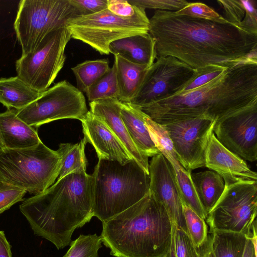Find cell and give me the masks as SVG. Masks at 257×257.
<instances>
[{
  "mask_svg": "<svg viewBox=\"0 0 257 257\" xmlns=\"http://www.w3.org/2000/svg\"><path fill=\"white\" fill-rule=\"evenodd\" d=\"M102 243L100 236L97 234H80L71 242L63 257H98Z\"/></svg>",
  "mask_w": 257,
  "mask_h": 257,
  "instance_id": "32",
  "label": "cell"
},
{
  "mask_svg": "<svg viewBox=\"0 0 257 257\" xmlns=\"http://www.w3.org/2000/svg\"><path fill=\"white\" fill-rule=\"evenodd\" d=\"M118 86L115 64L87 90L86 94L90 102L106 98H117Z\"/></svg>",
  "mask_w": 257,
  "mask_h": 257,
  "instance_id": "30",
  "label": "cell"
},
{
  "mask_svg": "<svg viewBox=\"0 0 257 257\" xmlns=\"http://www.w3.org/2000/svg\"><path fill=\"white\" fill-rule=\"evenodd\" d=\"M89 105L90 111L105 122L132 158L149 174L148 157L135 146L121 119L122 102L116 98H106L89 102Z\"/></svg>",
  "mask_w": 257,
  "mask_h": 257,
  "instance_id": "18",
  "label": "cell"
},
{
  "mask_svg": "<svg viewBox=\"0 0 257 257\" xmlns=\"http://www.w3.org/2000/svg\"><path fill=\"white\" fill-rule=\"evenodd\" d=\"M242 257H257L253 243L250 238L247 237L245 249Z\"/></svg>",
  "mask_w": 257,
  "mask_h": 257,
  "instance_id": "42",
  "label": "cell"
},
{
  "mask_svg": "<svg viewBox=\"0 0 257 257\" xmlns=\"http://www.w3.org/2000/svg\"><path fill=\"white\" fill-rule=\"evenodd\" d=\"M191 177L199 199L208 215L224 190V180L213 171L191 173Z\"/></svg>",
  "mask_w": 257,
  "mask_h": 257,
  "instance_id": "26",
  "label": "cell"
},
{
  "mask_svg": "<svg viewBox=\"0 0 257 257\" xmlns=\"http://www.w3.org/2000/svg\"><path fill=\"white\" fill-rule=\"evenodd\" d=\"M257 104L215 123L213 133L229 151L250 162L257 159Z\"/></svg>",
  "mask_w": 257,
  "mask_h": 257,
  "instance_id": "14",
  "label": "cell"
},
{
  "mask_svg": "<svg viewBox=\"0 0 257 257\" xmlns=\"http://www.w3.org/2000/svg\"><path fill=\"white\" fill-rule=\"evenodd\" d=\"M91 177L93 216L102 222L131 207L149 192V174L134 159L125 164L98 159Z\"/></svg>",
  "mask_w": 257,
  "mask_h": 257,
  "instance_id": "5",
  "label": "cell"
},
{
  "mask_svg": "<svg viewBox=\"0 0 257 257\" xmlns=\"http://www.w3.org/2000/svg\"><path fill=\"white\" fill-rule=\"evenodd\" d=\"M149 33L158 57L171 56L196 70L209 65L228 68L247 59H257V35L227 22L178 15L155 10Z\"/></svg>",
  "mask_w": 257,
  "mask_h": 257,
  "instance_id": "1",
  "label": "cell"
},
{
  "mask_svg": "<svg viewBox=\"0 0 257 257\" xmlns=\"http://www.w3.org/2000/svg\"><path fill=\"white\" fill-rule=\"evenodd\" d=\"M171 223L172 236L170 256L201 257L188 233L175 223Z\"/></svg>",
  "mask_w": 257,
  "mask_h": 257,
  "instance_id": "33",
  "label": "cell"
},
{
  "mask_svg": "<svg viewBox=\"0 0 257 257\" xmlns=\"http://www.w3.org/2000/svg\"><path fill=\"white\" fill-rule=\"evenodd\" d=\"M165 257H170V255H169V253H168V254L167 256H166Z\"/></svg>",
  "mask_w": 257,
  "mask_h": 257,
  "instance_id": "44",
  "label": "cell"
},
{
  "mask_svg": "<svg viewBox=\"0 0 257 257\" xmlns=\"http://www.w3.org/2000/svg\"><path fill=\"white\" fill-rule=\"evenodd\" d=\"M20 210L35 235L58 249L70 245L74 230L93 217L91 175L68 174L44 192L23 200Z\"/></svg>",
  "mask_w": 257,
  "mask_h": 257,
  "instance_id": "3",
  "label": "cell"
},
{
  "mask_svg": "<svg viewBox=\"0 0 257 257\" xmlns=\"http://www.w3.org/2000/svg\"><path fill=\"white\" fill-rule=\"evenodd\" d=\"M0 140L3 148L11 149L30 148L42 142L36 128L19 118L15 109L0 113Z\"/></svg>",
  "mask_w": 257,
  "mask_h": 257,
  "instance_id": "19",
  "label": "cell"
},
{
  "mask_svg": "<svg viewBox=\"0 0 257 257\" xmlns=\"http://www.w3.org/2000/svg\"><path fill=\"white\" fill-rule=\"evenodd\" d=\"M227 68L217 65H209L195 70L192 78L178 93L190 91L205 85L223 73Z\"/></svg>",
  "mask_w": 257,
  "mask_h": 257,
  "instance_id": "34",
  "label": "cell"
},
{
  "mask_svg": "<svg viewBox=\"0 0 257 257\" xmlns=\"http://www.w3.org/2000/svg\"><path fill=\"white\" fill-rule=\"evenodd\" d=\"M71 38L66 27L50 32L33 52L16 61L17 76L35 90H46L64 66L65 49Z\"/></svg>",
  "mask_w": 257,
  "mask_h": 257,
  "instance_id": "10",
  "label": "cell"
},
{
  "mask_svg": "<svg viewBox=\"0 0 257 257\" xmlns=\"http://www.w3.org/2000/svg\"><path fill=\"white\" fill-rule=\"evenodd\" d=\"M27 191L6 183L0 182V214L15 204L23 200Z\"/></svg>",
  "mask_w": 257,
  "mask_h": 257,
  "instance_id": "35",
  "label": "cell"
},
{
  "mask_svg": "<svg viewBox=\"0 0 257 257\" xmlns=\"http://www.w3.org/2000/svg\"><path fill=\"white\" fill-rule=\"evenodd\" d=\"M120 113L132 140L140 152L148 158L159 154L141 110L128 103L122 102Z\"/></svg>",
  "mask_w": 257,
  "mask_h": 257,
  "instance_id": "21",
  "label": "cell"
},
{
  "mask_svg": "<svg viewBox=\"0 0 257 257\" xmlns=\"http://www.w3.org/2000/svg\"><path fill=\"white\" fill-rule=\"evenodd\" d=\"M178 15L206 19H219L222 17L213 9L202 3H189L181 10L175 12Z\"/></svg>",
  "mask_w": 257,
  "mask_h": 257,
  "instance_id": "37",
  "label": "cell"
},
{
  "mask_svg": "<svg viewBox=\"0 0 257 257\" xmlns=\"http://www.w3.org/2000/svg\"><path fill=\"white\" fill-rule=\"evenodd\" d=\"M85 137L76 144L62 143L57 151L61 158V166L58 180L74 173L86 172V159Z\"/></svg>",
  "mask_w": 257,
  "mask_h": 257,
  "instance_id": "28",
  "label": "cell"
},
{
  "mask_svg": "<svg viewBox=\"0 0 257 257\" xmlns=\"http://www.w3.org/2000/svg\"><path fill=\"white\" fill-rule=\"evenodd\" d=\"M77 16L69 0H22L14 27L22 55L33 52L50 32Z\"/></svg>",
  "mask_w": 257,
  "mask_h": 257,
  "instance_id": "8",
  "label": "cell"
},
{
  "mask_svg": "<svg viewBox=\"0 0 257 257\" xmlns=\"http://www.w3.org/2000/svg\"><path fill=\"white\" fill-rule=\"evenodd\" d=\"M159 151L168 160L173 168L182 201L200 217L206 220L207 214L195 189L191 177V171L186 170L181 164L172 143L164 146Z\"/></svg>",
  "mask_w": 257,
  "mask_h": 257,
  "instance_id": "22",
  "label": "cell"
},
{
  "mask_svg": "<svg viewBox=\"0 0 257 257\" xmlns=\"http://www.w3.org/2000/svg\"><path fill=\"white\" fill-rule=\"evenodd\" d=\"M137 8L130 4L127 1L107 0V9L113 14L120 17L127 18L133 16Z\"/></svg>",
  "mask_w": 257,
  "mask_h": 257,
  "instance_id": "39",
  "label": "cell"
},
{
  "mask_svg": "<svg viewBox=\"0 0 257 257\" xmlns=\"http://www.w3.org/2000/svg\"><path fill=\"white\" fill-rule=\"evenodd\" d=\"M182 208L187 233L196 247L199 248L208 237V228L205 220L200 217L183 202Z\"/></svg>",
  "mask_w": 257,
  "mask_h": 257,
  "instance_id": "31",
  "label": "cell"
},
{
  "mask_svg": "<svg viewBox=\"0 0 257 257\" xmlns=\"http://www.w3.org/2000/svg\"><path fill=\"white\" fill-rule=\"evenodd\" d=\"M61 166L57 151L42 142L27 148H0V182L17 186L34 195L54 184Z\"/></svg>",
  "mask_w": 257,
  "mask_h": 257,
  "instance_id": "6",
  "label": "cell"
},
{
  "mask_svg": "<svg viewBox=\"0 0 257 257\" xmlns=\"http://www.w3.org/2000/svg\"><path fill=\"white\" fill-rule=\"evenodd\" d=\"M137 7L130 17L117 16L106 9L95 14L71 18L67 21L66 27L71 38L86 43L101 54H108L112 42L149 33L150 21L145 10Z\"/></svg>",
  "mask_w": 257,
  "mask_h": 257,
  "instance_id": "7",
  "label": "cell"
},
{
  "mask_svg": "<svg viewBox=\"0 0 257 257\" xmlns=\"http://www.w3.org/2000/svg\"><path fill=\"white\" fill-rule=\"evenodd\" d=\"M88 109L83 93L66 80L42 92L34 101L17 115L29 125L37 128L54 120L73 118L81 120Z\"/></svg>",
  "mask_w": 257,
  "mask_h": 257,
  "instance_id": "11",
  "label": "cell"
},
{
  "mask_svg": "<svg viewBox=\"0 0 257 257\" xmlns=\"http://www.w3.org/2000/svg\"><path fill=\"white\" fill-rule=\"evenodd\" d=\"M25 83L18 76L0 78V103L8 109L20 110L41 95Z\"/></svg>",
  "mask_w": 257,
  "mask_h": 257,
  "instance_id": "25",
  "label": "cell"
},
{
  "mask_svg": "<svg viewBox=\"0 0 257 257\" xmlns=\"http://www.w3.org/2000/svg\"><path fill=\"white\" fill-rule=\"evenodd\" d=\"M223 18L239 29L257 35V5L253 0H218Z\"/></svg>",
  "mask_w": 257,
  "mask_h": 257,
  "instance_id": "24",
  "label": "cell"
},
{
  "mask_svg": "<svg viewBox=\"0 0 257 257\" xmlns=\"http://www.w3.org/2000/svg\"><path fill=\"white\" fill-rule=\"evenodd\" d=\"M195 70L171 56H160L146 70L140 88L128 103L146 105L179 92Z\"/></svg>",
  "mask_w": 257,
  "mask_h": 257,
  "instance_id": "12",
  "label": "cell"
},
{
  "mask_svg": "<svg viewBox=\"0 0 257 257\" xmlns=\"http://www.w3.org/2000/svg\"><path fill=\"white\" fill-rule=\"evenodd\" d=\"M209 238L215 257H242L247 237L241 233L213 230Z\"/></svg>",
  "mask_w": 257,
  "mask_h": 257,
  "instance_id": "27",
  "label": "cell"
},
{
  "mask_svg": "<svg viewBox=\"0 0 257 257\" xmlns=\"http://www.w3.org/2000/svg\"><path fill=\"white\" fill-rule=\"evenodd\" d=\"M87 142L95 149L98 159L125 164L133 159L105 122L88 111L80 120Z\"/></svg>",
  "mask_w": 257,
  "mask_h": 257,
  "instance_id": "17",
  "label": "cell"
},
{
  "mask_svg": "<svg viewBox=\"0 0 257 257\" xmlns=\"http://www.w3.org/2000/svg\"><path fill=\"white\" fill-rule=\"evenodd\" d=\"M255 104L257 59H250L228 67L215 79L193 90L137 107L162 125L198 117L216 123Z\"/></svg>",
  "mask_w": 257,
  "mask_h": 257,
  "instance_id": "2",
  "label": "cell"
},
{
  "mask_svg": "<svg viewBox=\"0 0 257 257\" xmlns=\"http://www.w3.org/2000/svg\"><path fill=\"white\" fill-rule=\"evenodd\" d=\"M0 257H12L11 246L2 230H0Z\"/></svg>",
  "mask_w": 257,
  "mask_h": 257,
  "instance_id": "40",
  "label": "cell"
},
{
  "mask_svg": "<svg viewBox=\"0 0 257 257\" xmlns=\"http://www.w3.org/2000/svg\"><path fill=\"white\" fill-rule=\"evenodd\" d=\"M107 59L87 60L71 68L76 77L77 88L82 92L88 88L109 69Z\"/></svg>",
  "mask_w": 257,
  "mask_h": 257,
  "instance_id": "29",
  "label": "cell"
},
{
  "mask_svg": "<svg viewBox=\"0 0 257 257\" xmlns=\"http://www.w3.org/2000/svg\"><path fill=\"white\" fill-rule=\"evenodd\" d=\"M132 5L144 9L178 11L186 7L189 2L185 0H127Z\"/></svg>",
  "mask_w": 257,
  "mask_h": 257,
  "instance_id": "36",
  "label": "cell"
},
{
  "mask_svg": "<svg viewBox=\"0 0 257 257\" xmlns=\"http://www.w3.org/2000/svg\"><path fill=\"white\" fill-rule=\"evenodd\" d=\"M215 124L210 119L198 117L162 125L168 133L180 163L186 170L191 171L205 166L206 151Z\"/></svg>",
  "mask_w": 257,
  "mask_h": 257,
  "instance_id": "13",
  "label": "cell"
},
{
  "mask_svg": "<svg viewBox=\"0 0 257 257\" xmlns=\"http://www.w3.org/2000/svg\"><path fill=\"white\" fill-rule=\"evenodd\" d=\"M172 236L169 214L150 193L102 222V242L115 257H165Z\"/></svg>",
  "mask_w": 257,
  "mask_h": 257,
  "instance_id": "4",
  "label": "cell"
},
{
  "mask_svg": "<svg viewBox=\"0 0 257 257\" xmlns=\"http://www.w3.org/2000/svg\"><path fill=\"white\" fill-rule=\"evenodd\" d=\"M3 148V147L2 144L1 140H0V148Z\"/></svg>",
  "mask_w": 257,
  "mask_h": 257,
  "instance_id": "43",
  "label": "cell"
},
{
  "mask_svg": "<svg viewBox=\"0 0 257 257\" xmlns=\"http://www.w3.org/2000/svg\"><path fill=\"white\" fill-rule=\"evenodd\" d=\"M114 63L118 86L117 99L129 103L137 93L148 68L131 62L119 55H114Z\"/></svg>",
  "mask_w": 257,
  "mask_h": 257,
  "instance_id": "23",
  "label": "cell"
},
{
  "mask_svg": "<svg viewBox=\"0 0 257 257\" xmlns=\"http://www.w3.org/2000/svg\"><path fill=\"white\" fill-rule=\"evenodd\" d=\"M205 166L220 175L225 184L257 181V174L245 161L224 147L213 132L205 153Z\"/></svg>",
  "mask_w": 257,
  "mask_h": 257,
  "instance_id": "16",
  "label": "cell"
},
{
  "mask_svg": "<svg viewBox=\"0 0 257 257\" xmlns=\"http://www.w3.org/2000/svg\"><path fill=\"white\" fill-rule=\"evenodd\" d=\"M257 181L225 184L221 197L207 215L210 232H239L250 238L256 220Z\"/></svg>",
  "mask_w": 257,
  "mask_h": 257,
  "instance_id": "9",
  "label": "cell"
},
{
  "mask_svg": "<svg viewBox=\"0 0 257 257\" xmlns=\"http://www.w3.org/2000/svg\"><path fill=\"white\" fill-rule=\"evenodd\" d=\"M201 257H215L211 247L209 236L200 248H197Z\"/></svg>",
  "mask_w": 257,
  "mask_h": 257,
  "instance_id": "41",
  "label": "cell"
},
{
  "mask_svg": "<svg viewBox=\"0 0 257 257\" xmlns=\"http://www.w3.org/2000/svg\"><path fill=\"white\" fill-rule=\"evenodd\" d=\"M149 171V192L164 206L171 221L187 233L180 192L171 164L160 153L152 157Z\"/></svg>",
  "mask_w": 257,
  "mask_h": 257,
  "instance_id": "15",
  "label": "cell"
},
{
  "mask_svg": "<svg viewBox=\"0 0 257 257\" xmlns=\"http://www.w3.org/2000/svg\"><path fill=\"white\" fill-rule=\"evenodd\" d=\"M77 16H88L102 11L107 7V0H69Z\"/></svg>",
  "mask_w": 257,
  "mask_h": 257,
  "instance_id": "38",
  "label": "cell"
},
{
  "mask_svg": "<svg viewBox=\"0 0 257 257\" xmlns=\"http://www.w3.org/2000/svg\"><path fill=\"white\" fill-rule=\"evenodd\" d=\"M109 52L148 68L151 66L157 58L155 40L149 33L115 40L110 44Z\"/></svg>",
  "mask_w": 257,
  "mask_h": 257,
  "instance_id": "20",
  "label": "cell"
}]
</instances>
